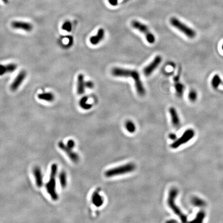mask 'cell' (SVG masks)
<instances>
[{"mask_svg":"<svg viewBox=\"0 0 223 223\" xmlns=\"http://www.w3.org/2000/svg\"><path fill=\"white\" fill-rule=\"evenodd\" d=\"M188 97L191 101L194 102L197 98V92L194 90H191L188 93Z\"/></svg>","mask_w":223,"mask_h":223,"instance_id":"484cf974","label":"cell"},{"mask_svg":"<svg viewBox=\"0 0 223 223\" xmlns=\"http://www.w3.org/2000/svg\"><path fill=\"white\" fill-rule=\"evenodd\" d=\"M92 200L93 204L97 207H100L104 203V199L100 195L99 191H95L92 195Z\"/></svg>","mask_w":223,"mask_h":223,"instance_id":"e0dca14e","label":"cell"},{"mask_svg":"<svg viewBox=\"0 0 223 223\" xmlns=\"http://www.w3.org/2000/svg\"><path fill=\"white\" fill-rule=\"evenodd\" d=\"M195 134V132L194 130L192 129L186 130L179 138H178V140H176L173 143L171 144V148L173 149L179 148L182 145L187 143L191 140H192L193 138L194 137Z\"/></svg>","mask_w":223,"mask_h":223,"instance_id":"52a82bcc","label":"cell"},{"mask_svg":"<svg viewBox=\"0 0 223 223\" xmlns=\"http://www.w3.org/2000/svg\"><path fill=\"white\" fill-rule=\"evenodd\" d=\"M112 74L116 77L133 78L135 83L136 92L140 96H143L145 94V89L140 79V76L138 72L134 70H130L124 68L115 67L112 70Z\"/></svg>","mask_w":223,"mask_h":223,"instance_id":"6da1fadb","label":"cell"},{"mask_svg":"<svg viewBox=\"0 0 223 223\" xmlns=\"http://www.w3.org/2000/svg\"><path fill=\"white\" fill-rule=\"evenodd\" d=\"M2 1L5 3H8L9 1V0H2Z\"/></svg>","mask_w":223,"mask_h":223,"instance_id":"1f68e13d","label":"cell"},{"mask_svg":"<svg viewBox=\"0 0 223 223\" xmlns=\"http://www.w3.org/2000/svg\"><path fill=\"white\" fill-rule=\"evenodd\" d=\"M176 138H177V136H176V134H175L171 133L169 135V138L170 139H171V140H176Z\"/></svg>","mask_w":223,"mask_h":223,"instance_id":"4dcf8cb0","label":"cell"},{"mask_svg":"<svg viewBox=\"0 0 223 223\" xmlns=\"http://www.w3.org/2000/svg\"><path fill=\"white\" fill-rule=\"evenodd\" d=\"M125 127L127 131L130 133H133L136 131V126L134 123L131 120H128L125 123Z\"/></svg>","mask_w":223,"mask_h":223,"instance_id":"603a6c76","label":"cell"},{"mask_svg":"<svg viewBox=\"0 0 223 223\" xmlns=\"http://www.w3.org/2000/svg\"><path fill=\"white\" fill-rule=\"evenodd\" d=\"M109 4L113 6H116L118 4V0H108Z\"/></svg>","mask_w":223,"mask_h":223,"instance_id":"f546056e","label":"cell"},{"mask_svg":"<svg viewBox=\"0 0 223 223\" xmlns=\"http://www.w3.org/2000/svg\"><path fill=\"white\" fill-rule=\"evenodd\" d=\"M135 164L132 163H129L121 166L109 169L105 171V176L107 177L111 178L125 175L133 171L135 169Z\"/></svg>","mask_w":223,"mask_h":223,"instance_id":"277c9868","label":"cell"},{"mask_svg":"<svg viewBox=\"0 0 223 223\" xmlns=\"http://www.w3.org/2000/svg\"><path fill=\"white\" fill-rule=\"evenodd\" d=\"M221 79L220 77L219 76L218 74H215L214 77L212 78V81H211V85L212 87L215 89H217L219 88V85L221 84Z\"/></svg>","mask_w":223,"mask_h":223,"instance_id":"cb8c5ba5","label":"cell"},{"mask_svg":"<svg viewBox=\"0 0 223 223\" xmlns=\"http://www.w3.org/2000/svg\"><path fill=\"white\" fill-rule=\"evenodd\" d=\"M67 146L69 147L70 148L73 149L75 147V142L73 140H68L67 143Z\"/></svg>","mask_w":223,"mask_h":223,"instance_id":"83f0119b","label":"cell"},{"mask_svg":"<svg viewBox=\"0 0 223 223\" xmlns=\"http://www.w3.org/2000/svg\"><path fill=\"white\" fill-rule=\"evenodd\" d=\"M94 83H92V81H88L85 82V88L91 89L94 88Z\"/></svg>","mask_w":223,"mask_h":223,"instance_id":"f1b7e54d","label":"cell"},{"mask_svg":"<svg viewBox=\"0 0 223 223\" xmlns=\"http://www.w3.org/2000/svg\"><path fill=\"white\" fill-rule=\"evenodd\" d=\"M58 171V166L55 163L52 165L51 167L50 179L46 184V188L47 192L50 196L51 198L56 201L59 199V195L56 192V176Z\"/></svg>","mask_w":223,"mask_h":223,"instance_id":"3957f363","label":"cell"},{"mask_svg":"<svg viewBox=\"0 0 223 223\" xmlns=\"http://www.w3.org/2000/svg\"><path fill=\"white\" fill-rule=\"evenodd\" d=\"M59 180L60 184L62 188H66L67 184V174L64 171H61L59 175Z\"/></svg>","mask_w":223,"mask_h":223,"instance_id":"44dd1931","label":"cell"},{"mask_svg":"<svg viewBox=\"0 0 223 223\" xmlns=\"http://www.w3.org/2000/svg\"><path fill=\"white\" fill-rule=\"evenodd\" d=\"M168 222H169V223H171V221H169ZM172 222H174H174H176V221H172Z\"/></svg>","mask_w":223,"mask_h":223,"instance_id":"d6a6232c","label":"cell"},{"mask_svg":"<svg viewBox=\"0 0 223 223\" xmlns=\"http://www.w3.org/2000/svg\"><path fill=\"white\" fill-rule=\"evenodd\" d=\"M85 82L84 81V77L83 74H80L77 79V93L79 95H82L85 92Z\"/></svg>","mask_w":223,"mask_h":223,"instance_id":"2e32d148","label":"cell"},{"mask_svg":"<svg viewBox=\"0 0 223 223\" xmlns=\"http://www.w3.org/2000/svg\"><path fill=\"white\" fill-rule=\"evenodd\" d=\"M61 28L63 30L67 31V32H70L72 29L71 23L69 21H66L64 23Z\"/></svg>","mask_w":223,"mask_h":223,"instance_id":"4316f807","label":"cell"},{"mask_svg":"<svg viewBox=\"0 0 223 223\" xmlns=\"http://www.w3.org/2000/svg\"><path fill=\"white\" fill-rule=\"evenodd\" d=\"M33 174L35 177V181L37 187L42 188L44 184L43 175L40 167L36 166L33 169Z\"/></svg>","mask_w":223,"mask_h":223,"instance_id":"4fadbf2b","label":"cell"},{"mask_svg":"<svg viewBox=\"0 0 223 223\" xmlns=\"http://www.w3.org/2000/svg\"><path fill=\"white\" fill-rule=\"evenodd\" d=\"M88 97H83L80 101V105L84 109H89L92 107V104L88 103Z\"/></svg>","mask_w":223,"mask_h":223,"instance_id":"7402d4cb","label":"cell"},{"mask_svg":"<svg viewBox=\"0 0 223 223\" xmlns=\"http://www.w3.org/2000/svg\"><path fill=\"white\" fill-rule=\"evenodd\" d=\"M170 22L172 26L175 27L181 32L183 33L187 37L192 39L196 36V32L192 29L189 28L183 23L181 22L176 18H172L170 20Z\"/></svg>","mask_w":223,"mask_h":223,"instance_id":"5b68a950","label":"cell"},{"mask_svg":"<svg viewBox=\"0 0 223 223\" xmlns=\"http://www.w3.org/2000/svg\"><path fill=\"white\" fill-rule=\"evenodd\" d=\"M206 217V213L203 210H200V211L197 213L196 217H195L193 221L191 222V223H200L203 222V219Z\"/></svg>","mask_w":223,"mask_h":223,"instance_id":"ffe728a7","label":"cell"},{"mask_svg":"<svg viewBox=\"0 0 223 223\" xmlns=\"http://www.w3.org/2000/svg\"><path fill=\"white\" fill-rule=\"evenodd\" d=\"M38 98L42 100L46 101L47 102H52L54 100L55 96L52 92H48L40 94L38 95Z\"/></svg>","mask_w":223,"mask_h":223,"instance_id":"ac0fdd59","label":"cell"},{"mask_svg":"<svg viewBox=\"0 0 223 223\" xmlns=\"http://www.w3.org/2000/svg\"><path fill=\"white\" fill-rule=\"evenodd\" d=\"M222 50H223V45H222Z\"/></svg>","mask_w":223,"mask_h":223,"instance_id":"836d02e7","label":"cell"},{"mask_svg":"<svg viewBox=\"0 0 223 223\" xmlns=\"http://www.w3.org/2000/svg\"><path fill=\"white\" fill-rule=\"evenodd\" d=\"M17 65L15 63H11L7 65L0 64V76H3L8 73L14 72L17 69Z\"/></svg>","mask_w":223,"mask_h":223,"instance_id":"5bb4252c","label":"cell"},{"mask_svg":"<svg viewBox=\"0 0 223 223\" xmlns=\"http://www.w3.org/2000/svg\"><path fill=\"white\" fill-rule=\"evenodd\" d=\"M26 71L25 70H22L18 73L17 76L11 85V90L12 91L15 92L19 88L20 86L22 84V82L26 78Z\"/></svg>","mask_w":223,"mask_h":223,"instance_id":"30bf717a","label":"cell"},{"mask_svg":"<svg viewBox=\"0 0 223 223\" xmlns=\"http://www.w3.org/2000/svg\"><path fill=\"white\" fill-rule=\"evenodd\" d=\"M131 26L134 29L137 30L145 36L147 41L149 44H152L155 42V38L153 34L149 31L148 27L141 22L137 20H133L131 22Z\"/></svg>","mask_w":223,"mask_h":223,"instance_id":"8992f818","label":"cell"},{"mask_svg":"<svg viewBox=\"0 0 223 223\" xmlns=\"http://www.w3.org/2000/svg\"><path fill=\"white\" fill-rule=\"evenodd\" d=\"M178 194V190L176 188H171L169 192L167 198V204L175 215L179 217L180 220L183 223L187 222L188 217L185 214L182 212L181 210L176 204L175 200Z\"/></svg>","mask_w":223,"mask_h":223,"instance_id":"7a4b0ae2","label":"cell"},{"mask_svg":"<svg viewBox=\"0 0 223 223\" xmlns=\"http://www.w3.org/2000/svg\"><path fill=\"white\" fill-rule=\"evenodd\" d=\"M58 146L59 148L64 151L68 155V157H69L70 160L72 161L73 163H78L79 161V157L77 153L72 150V149L68 147L67 145L64 144L63 142H59L58 144Z\"/></svg>","mask_w":223,"mask_h":223,"instance_id":"ba28073f","label":"cell"},{"mask_svg":"<svg viewBox=\"0 0 223 223\" xmlns=\"http://www.w3.org/2000/svg\"><path fill=\"white\" fill-rule=\"evenodd\" d=\"M169 112L171 115V123L173 126L176 130H179L180 128V120L177 112L174 107H171L169 109Z\"/></svg>","mask_w":223,"mask_h":223,"instance_id":"7c38bea8","label":"cell"},{"mask_svg":"<svg viewBox=\"0 0 223 223\" xmlns=\"http://www.w3.org/2000/svg\"><path fill=\"white\" fill-rule=\"evenodd\" d=\"M175 90L178 96L181 97L183 93L184 86L179 82L176 83L175 85Z\"/></svg>","mask_w":223,"mask_h":223,"instance_id":"d4e9b609","label":"cell"},{"mask_svg":"<svg viewBox=\"0 0 223 223\" xmlns=\"http://www.w3.org/2000/svg\"><path fill=\"white\" fill-rule=\"evenodd\" d=\"M104 37V30L101 28L98 30L96 35L90 37V42L92 45H96L100 42L101 41L103 40Z\"/></svg>","mask_w":223,"mask_h":223,"instance_id":"9a60e30c","label":"cell"},{"mask_svg":"<svg viewBox=\"0 0 223 223\" xmlns=\"http://www.w3.org/2000/svg\"><path fill=\"white\" fill-rule=\"evenodd\" d=\"M162 60V57L159 55L155 56L153 61L144 69L143 73L145 76L147 77L150 76L159 66Z\"/></svg>","mask_w":223,"mask_h":223,"instance_id":"9c48e42d","label":"cell"},{"mask_svg":"<svg viewBox=\"0 0 223 223\" xmlns=\"http://www.w3.org/2000/svg\"><path fill=\"white\" fill-rule=\"evenodd\" d=\"M191 203L193 206L199 208H203L206 206V201L199 197L194 196L191 199Z\"/></svg>","mask_w":223,"mask_h":223,"instance_id":"d6986e66","label":"cell"},{"mask_svg":"<svg viewBox=\"0 0 223 223\" xmlns=\"http://www.w3.org/2000/svg\"><path fill=\"white\" fill-rule=\"evenodd\" d=\"M11 25L13 29L22 30L26 32H31L33 30L32 24L29 22L15 21L11 22Z\"/></svg>","mask_w":223,"mask_h":223,"instance_id":"8fae6325","label":"cell"}]
</instances>
